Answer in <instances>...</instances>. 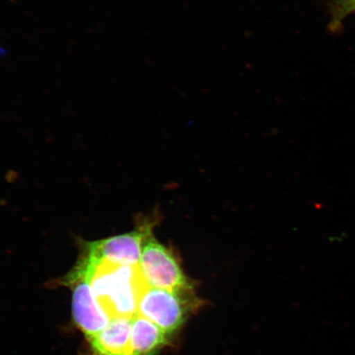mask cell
Wrapping results in <instances>:
<instances>
[{
	"instance_id": "cell-3",
	"label": "cell",
	"mask_w": 355,
	"mask_h": 355,
	"mask_svg": "<svg viewBox=\"0 0 355 355\" xmlns=\"http://www.w3.org/2000/svg\"><path fill=\"white\" fill-rule=\"evenodd\" d=\"M139 268L150 287L178 293H193L192 283L172 252L153 235L146 241Z\"/></svg>"
},
{
	"instance_id": "cell-4",
	"label": "cell",
	"mask_w": 355,
	"mask_h": 355,
	"mask_svg": "<svg viewBox=\"0 0 355 355\" xmlns=\"http://www.w3.org/2000/svg\"><path fill=\"white\" fill-rule=\"evenodd\" d=\"M153 224L145 223L132 232L84 244V254L108 263L139 266L144 247L152 235Z\"/></svg>"
},
{
	"instance_id": "cell-5",
	"label": "cell",
	"mask_w": 355,
	"mask_h": 355,
	"mask_svg": "<svg viewBox=\"0 0 355 355\" xmlns=\"http://www.w3.org/2000/svg\"><path fill=\"white\" fill-rule=\"evenodd\" d=\"M67 283L73 288L74 323L87 339L91 338L109 325L110 318L97 303L90 282L82 270L76 268Z\"/></svg>"
},
{
	"instance_id": "cell-7",
	"label": "cell",
	"mask_w": 355,
	"mask_h": 355,
	"mask_svg": "<svg viewBox=\"0 0 355 355\" xmlns=\"http://www.w3.org/2000/svg\"><path fill=\"white\" fill-rule=\"evenodd\" d=\"M130 344L132 355H157L168 344L161 328L140 314L132 318Z\"/></svg>"
},
{
	"instance_id": "cell-6",
	"label": "cell",
	"mask_w": 355,
	"mask_h": 355,
	"mask_svg": "<svg viewBox=\"0 0 355 355\" xmlns=\"http://www.w3.org/2000/svg\"><path fill=\"white\" fill-rule=\"evenodd\" d=\"M132 321L128 318L111 319L105 329L87 339L92 355H132Z\"/></svg>"
},
{
	"instance_id": "cell-1",
	"label": "cell",
	"mask_w": 355,
	"mask_h": 355,
	"mask_svg": "<svg viewBox=\"0 0 355 355\" xmlns=\"http://www.w3.org/2000/svg\"><path fill=\"white\" fill-rule=\"evenodd\" d=\"M77 268L85 275L93 295L111 319L133 318L149 287L139 266L118 265L84 254Z\"/></svg>"
},
{
	"instance_id": "cell-8",
	"label": "cell",
	"mask_w": 355,
	"mask_h": 355,
	"mask_svg": "<svg viewBox=\"0 0 355 355\" xmlns=\"http://www.w3.org/2000/svg\"><path fill=\"white\" fill-rule=\"evenodd\" d=\"M331 21L329 28L336 32L344 20L355 12V0H332L329 4Z\"/></svg>"
},
{
	"instance_id": "cell-2",
	"label": "cell",
	"mask_w": 355,
	"mask_h": 355,
	"mask_svg": "<svg viewBox=\"0 0 355 355\" xmlns=\"http://www.w3.org/2000/svg\"><path fill=\"white\" fill-rule=\"evenodd\" d=\"M197 303L193 293L149 286L141 297L139 314L155 323L168 336L180 329Z\"/></svg>"
}]
</instances>
